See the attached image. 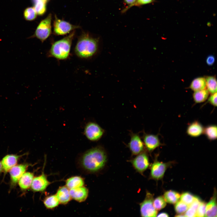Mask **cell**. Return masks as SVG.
Masks as SVG:
<instances>
[{"mask_svg": "<svg viewBox=\"0 0 217 217\" xmlns=\"http://www.w3.org/2000/svg\"><path fill=\"white\" fill-rule=\"evenodd\" d=\"M107 155L103 148L98 146L88 149L80 158L81 166L85 170L90 173L96 172L105 166Z\"/></svg>", "mask_w": 217, "mask_h": 217, "instance_id": "obj_1", "label": "cell"}, {"mask_svg": "<svg viewBox=\"0 0 217 217\" xmlns=\"http://www.w3.org/2000/svg\"><path fill=\"white\" fill-rule=\"evenodd\" d=\"M99 47V40L88 33L83 32L79 37L74 48L76 55L84 59L91 58L97 53Z\"/></svg>", "mask_w": 217, "mask_h": 217, "instance_id": "obj_2", "label": "cell"}, {"mask_svg": "<svg viewBox=\"0 0 217 217\" xmlns=\"http://www.w3.org/2000/svg\"><path fill=\"white\" fill-rule=\"evenodd\" d=\"M75 34V30L67 36L54 42L48 53V55L59 60H65L70 55L73 40Z\"/></svg>", "mask_w": 217, "mask_h": 217, "instance_id": "obj_3", "label": "cell"}, {"mask_svg": "<svg viewBox=\"0 0 217 217\" xmlns=\"http://www.w3.org/2000/svg\"><path fill=\"white\" fill-rule=\"evenodd\" d=\"M52 15L50 13L46 18L40 21L34 34L29 38H36L43 43L52 33Z\"/></svg>", "mask_w": 217, "mask_h": 217, "instance_id": "obj_4", "label": "cell"}, {"mask_svg": "<svg viewBox=\"0 0 217 217\" xmlns=\"http://www.w3.org/2000/svg\"><path fill=\"white\" fill-rule=\"evenodd\" d=\"M53 22V33L55 35H64L75 30L79 28L80 27L72 25L69 22L59 19L55 15Z\"/></svg>", "mask_w": 217, "mask_h": 217, "instance_id": "obj_5", "label": "cell"}, {"mask_svg": "<svg viewBox=\"0 0 217 217\" xmlns=\"http://www.w3.org/2000/svg\"><path fill=\"white\" fill-rule=\"evenodd\" d=\"M153 195L148 191L146 192L145 198L140 203V212L142 217H156L157 211L155 208L153 204Z\"/></svg>", "mask_w": 217, "mask_h": 217, "instance_id": "obj_6", "label": "cell"}, {"mask_svg": "<svg viewBox=\"0 0 217 217\" xmlns=\"http://www.w3.org/2000/svg\"><path fill=\"white\" fill-rule=\"evenodd\" d=\"M104 132V130L94 122H88L84 127V135L88 139L91 141L99 140L102 137Z\"/></svg>", "mask_w": 217, "mask_h": 217, "instance_id": "obj_7", "label": "cell"}, {"mask_svg": "<svg viewBox=\"0 0 217 217\" xmlns=\"http://www.w3.org/2000/svg\"><path fill=\"white\" fill-rule=\"evenodd\" d=\"M171 162L163 163L156 159L150 166V178L156 180L161 179Z\"/></svg>", "mask_w": 217, "mask_h": 217, "instance_id": "obj_8", "label": "cell"}, {"mask_svg": "<svg viewBox=\"0 0 217 217\" xmlns=\"http://www.w3.org/2000/svg\"><path fill=\"white\" fill-rule=\"evenodd\" d=\"M131 162L136 170L141 174L148 168L149 164L148 156L143 151L137 155Z\"/></svg>", "mask_w": 217, "mask_h": 217, "instance_id": "obj_9", "label": "cell"}, {"mask_svg": "<svg viewBox=\"0 0 217 217\" xmlns=\"http://www.w3.org/2000/svg\"><path fill=\"white\" fill-rule=\"evenodd\" d=\"M131 138L128 147L133 155H137L143 151L145 146L143 141L138 133H130Z\"/></svg>", "mask_w": 217, "mask_h": 217, "instance_id": "obj_10", "label": "cell"}, {"mask_svg": "<svg viewBox=\"0 0 217 217\" xmlns=\"http://www.w3.org/2000/svg\"><path fill=\"white\" fill-rule=\"evenodd\" d=\"M50 184L47 176L43 171L40 175L34 177L31 187L32 190L34 192H42L44 191Z\"/></svg>", "mask_w": 217, "mask_h": 217, "instance_id": "obj_11", "label": "cell"}, {"mask_svg": "<svg viewBox=\"0 0 217 217\" xmlns=\"http://www.w3.org/2000/svg\"><path fill=\"white\" fill-rule=\"evenodd\" d=\"M143 139L144 146L149 152H153L162 145L157 135L144 133Z\"/></svg>", "mask_w": 217, "mask_h": 217, "instance_id": "obj_12", "label": "cell"}, {"mask_svg": "<svg viewBox=\"0 0 217 217\" xmlns=\"http://www.w3.org/2000/svg\"><path fill=\"white\" fill-rule=\"evenodd\" d=\"M29 165L27 164L16 165L9 171L12 186H15L25 172Z\"/></svg>", "mask_w": 217, "mask_h": 217, "instance_id": "obj_13", "label": "cell"}, {"mask_svg": "<svg viewBox=\"0 0 217 217\" xmlns=\"http://www.w3.org/2000/svg\"><path fill=\"white\" fill-rule=\"evenodd\" d=\"M71 198L79 202L85 201L88 195V190L83 186L69 190Z\"/></svg>", "mask_w": 217, "mask_h": 217, "instance_id": "obj_14", "label": "cell"}, {"mask_svg": "<svg viewBox=\"0 0 217 217\" xmlns=\"http://www.w3.org/2000/svg\"><path fill=\"white\" fill-rule=\"evenodd\" d=\"M204 130V127L202 124L198 121H195L188 125L186 133L191 137H196L203 134Z\"/></svg>", "mask_w": 217, "mask_h": 217, "instance_id": "obj_15", "label": "cell"}, {"mask_svg": "<svg viewBox=\"0 0 217 217\" xmlns=\"http://www.w3.org/2000/svg\"><path fill=\"white\" fill-rule=\"evenodd\" d=\"M21 156L13 154L8 155L5 156L1 162L3 170L5 172H8L12 167L16 165Z\"/></svg>", "mask_w": 217, "mask_h": 217, "instance_id": "obj_16", "label": "cell"}, {"mask_svg": "<svg viewBox=\"0 0 217 217\" xmlns=\"http://www.w3.org/2000/svg\"><path fill=\"white\" fill-rule=\"evenodd\" d=\"M55 195L60 203L62 204H67L71 199L69 193V189L66 186L60 187L58 189Z\"/></svg>", "mask_w": 217, "mask_h": 217, "instance_id": "obj_17", "label": "cell"}, {"mask_svg": "<svg viewBox=\"0 0 217 217\" xmlns=\"http://www.w3.org/2000/svg\"><path fill=\"white\" fill-rule=\"evenodd\" d=\"M34 178V174L30 172H25L18 181L20 187L22 190L28 189L31 185Z\"/></svg>", "mask_w": 217, "mask_h": 217, "instance_id": "obj_18", "label": "cell"}, {"mask_svg": "<svg viewBox=\"0 0 217 217\" xmlns=\"http://www.w3.org/2000/svg\"><path fill=\"white\" fill-rule=\"evenodd\" d=\"M205 216H217L216 192L214 193V195L212 197L206 205Z\"/></svg>", "mask_w": 217, "mask_h": 217, "instance_id": "obj_19", "label": "cell"}, {"mask_svg": "<svg viewBox=\"0 0 217 217\" xmlns=\"http://www.w3.org/2000/svg\"><path fill=\"white\" fill-rule=\"evenodd\" d=\"M65 183V186L70 190L83 186L84 182L81 177L74 176L68 179Z\"/></svg>", "mask_w": 217, "mask_h": 217, "instance_id": "obj_20", "label": "cell"}, {"mask_svg": "<svg viewBox=\"0 0 217 217\" xmlns=\"http://www.w3.org/2000/svg\"><path fill=\"white\" fill-rule=\"evenodd\" d=\"M189 87L194 91L206 89V78L203 77H198L194 79L191 82Z\"/></svg>", "mask_w": 217, "mask_h": 217, "instance_id": "obj_21", "label": "cell"}, {"mask_svg": "<svg viewBox=\"0 0 217 217\" xmlns=\"http://www.w3.org/2000/svg\"><path fill=\"white\" fill-rule=\"evenodd\" d=\"M209 92L206 89L194 91L193 95V100L196 103L203 102L208 99Z\"/></svg>", "mask_w": 217, "mask_h": 217, "instance_id": "obj_22", "label": "cell"}, {"mask_svg": "<svg viewBox=\"0 0 217 217\" xmlns=\"http://www.w3.org/2000/svg\"><path fill=\"white\" fill-rule=\"evenodd\" d=\"M43 203L47 209H52L58 206L60 203L55 194L46 197L43 200Z\"/></svg>", "mask_w": 217, "mask_h": 217, "instance_id": "obj_23", "label": "cell"}, {"mask_svg": "<svg viewBox=\"0 0 217 217\" xmlns=\"http://www.w3.org/2000/svg\"><path fill=\"white\" fill-rule=\"evenodd\" d=\"M180 197V194L172 190H168L164 194V198L165 201L170 204H175L177 202Z\"/></svg>", "mask_w": 217, "mask_h": 217, "instance_id": "obj_24", "label": "cell"}, {"mask_svg": "<svg viewBox=\"0 0 217 217\" xmlns=\"http://www.w3.org/2000/svg\"><path fill=\"white\" fill-rule=\"evenodd\" d=\"M200 199L195 197L193 202L189 205V207L184 214L185 216L195 217L197 209L201 202Z\"/></svg>", "mask_w": 217, "mask_h": 217, "instance_id": "obj_25", "label": "cell"}, {"mask_svg": "<svg viewBox=\"0 0 217 217\" xmlns=\"http://www.w3.org/2000/svg\"><path fill=\"white\" fill-rule=\"evenodd\" d=\"M203 134L210 140H213L217 139V126L212 124L208 125L204 128Z\"/></svg>", "mask_w": 217, "mask_h": 217, "instance_id": "obj_26", "label": "cell"}, {"mask_svg": "<svg viewBox=\"0 0 217 217\" xmlns=\"http://www.w3.org/2000/svg\"><path fill=\"white\" fill-rule=\"evenodd\" d=\"M206 87L209 92L212 94L216 93L217 81L215 77L209 76L206 78Z\"/></svg>", "mask_w": 217, "mask_h": 217, "instance_id": "obj_27", "label": "cell"}, {"mask_svg": "<svg viewBox=\"0 0 217 217\" xmlns=\"http://www.w3.org/2000/svg\"><path fill=\"white\" fill-rule=\"evenodd\" d=\"M33 7L37 15L41 16L44 14L46 10V3L39 0H32Z\"/></svg>", "mask_w": 217, "mask_h": 217, "instance_id": "obj_28", "label": "cell"}, {"mask_svg": "<svg viewBox=\"0 0 217 217\" xmlns=\"http://www.w3.org/2000/svg\"><path fill=\"white\" fill-rule=\"evenodd\" d=\"M23 15L25 20L30 21L36 18L37 14L33 7H28L24 10Z\"/></svg>", "mask_w": 217, "mask_h": 217, "instance_id": "obj_29", "label": "cell"}, {"mask_svg": "<svg viewBox=\"0 0 217 217\" xmlns=\"http://www.w3.org/2000/svg\"><path fill=\"white\" fill-rule=\"evenodd\" d=\"M153 204L155 208L157 211L163 209L166 205V202L162 196H159L154 200Z\"/></svg>", "mask_w": 217, "mask_h": 217, "instance_id": "obj_30", "label": "cell"}, {"mask_svg": "<svg viewBox=\"0 0 217 217\" xmlns=\"http://www.w3.org/2000/svg\"><path fill=\"white\" fill-rule=\"evenodd\" d=\"M189 206L181 200L178 201L175 206V210L178 214H183L187 210Z\"/></svg>", "mask_w": 217, "mask_h": 217, "instance_id": "obj_31", "label": "cell"}, {"mask_svg": "<svg viewBox=\"0 0 217 217\" xmlns=\"http://www.w3.org/2000/svg\"><path fill=\"white\" fill-rule=\"evenodd\" d=\"M195 196L189 192L183 193L180 197L181 200L188 205H190L193 201Z\"/></svg>", "mask_w": 217, "mask_h": 217, "instance_id": "obj_32", "label": "cell"}, {"mask_svg": "<svg viewBox=\"0 0 217 217\" xmlns=\"http://www.w3.org/2000/svg\"><path fill=\"white\" fill-rule=\"evenodd\" d=\"M206 205L205 203L201 201L197 209L195 217L205 216Z\"/></svg>", "mask_w": 217, "mask_h": 217, "instance_id": "obj_33", "label": "cell"}, {"mask_svg": "<svg viewBox=\"0 0 217 217\" xmlns=\"http://www.w3.org/2000/svg\"><path fill=\"white\" fill-rule=\"evenodd\" d=\"M208 102L214 106H217V93L212 94L208 98Z\"/></svg>", "mask_w": 217, "mask_h": 217, "instance_id": "obj_34", "label": "cell"}, {"mask_svg": "<svg viewBox=\"0 0 217 217\" xmlns=\"http://www.w3.org/2000/svg\"><path fill=\"white\" fill-rule=\"evenodd\" d=\"M154 1V0H137L136 2L133 5V6H140L149 4L153 2Z\"/></svg>", "mask_w": 217, "mask_h": 217, "instance_id": "obj_35", "label": "cell"}, {"mask_svg": "<svg viewBox=\"0 0 217 217\" xmlns=\"http://www.w3.org/2000/svg\"><path fill=\"white\" fill-rule=\"evenodd\" d=\"M215 61V58L213 55H210L206 58V62L207 64L209 66L212 65Z\"/></svg>", "mask_w": 217, "mask_h": 217, "instance_id": "obj_36", "label": "cell"}, {"mask_svg": "<svg viewBox=\"0 0 217 217\" xmlns=\"http://www.w3.org/2000/svg\"><path fill=\"white\" fill-rule=\"evenodd\" d=\"M124 2L129 6L124 11L128 9L133 6V5L136 2L137 0H124Z\"/></svg>", "mask_w": 217, "mask_h": 217, "instance_id": "obj_37", "label": "cell"}, {"mask_svg": "<svg viewBox=\"0 0 217 217\" xmlns=\"http://www.w3.org/2000/svg\"><path fill=\"white\" fill-rule=\"evenodd\" d=\"M157 216L158 217H168L169 215L166 213L162 212L159 214Z\"/></svg>", "mask_w": 217, "mask_h": 217, "instance_id": "obj_38", "label": "cell"}, {"mask_svg": "<svg viewBox=\"0 0 217 217\" xmlns=\"http://www.w3.org/2000/svg\"><path fill=\"white\" fill-rule=\"evenodd\" d=\"M2 170L3 168L1 162H0V173H1V172H2Z\"/></svg>", "mask_w": 217, "mask_h": 217, "instance_id": "obj_39", "label": "cell"}, {"mask_svg": "<svg viewBox=\"0 0 217 217\" xmlns=\"http://www.w3.org/2000/svg\"><path fill=\"white\" fill-rule=\"evenodd\" d=\"M40 1H42V2H44L45 3L47 4V3L50 0H39Z\"/></svg>", "mask_w": 217, "mask_h": 217, "instance_id": "obj_40", "label": "cell"}]
</instances>
